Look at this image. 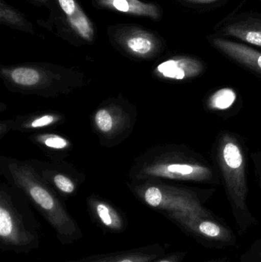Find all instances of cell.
<instances>
[{
  "mask_svg": "<svg viewBox=\"0 0 261 262\" xmlns=\"http://www.w3.org/2000/svg\"><path fill=\"white\" fill-rule=\"evenodd\" d=\"M144 201L155 209L173 212H191L208 215L193 192L168 186H150L141 193Z\"/></svg>",
  "mask_w": 261,
  "mask_h": 262,
  "instance_id": "4",
  "label": "cell"
},
{
  "mask_svg": "<svg viewBox=\"0 0 261 262\" xmlns=\"http://www.w3.org/2000/svg\"><path fill=\"white\" fill-rule=\"evenodd\" d=\"M53 182L55 186L64 193L70 194L75 191V186L73 182L63 174L55 175L53 178Z\"/></svg>",
  "mask_w": 261,
  "mask_h": 262,
  "instance_id": "21",
  "label": "cell"
},
{
  "mask_svg": "<svg viewBox=\"0 0 261 262\" xmlns=\"http://www.w3.org/2000/svg\"><path fill=\"white\" fill-rule=\"evenodd\" d=\"M90 209L98 223L110 232H121L125 229V221L122 215L111 205L101 200L90 202Z\"/></svg>",
  "mask_w": 261,
  "mask_h": 262,
  "instance_id": "13",
  "label": "cell"
},
{
  "mask_svg": "<svg viewBox=\"0 0 261 262\" xmlns=\"http://www.w3.org/2000/svg\"><path fill=\"white\" fill-rule=\"evenodd\" d=\"M55 121V116L51 115H43L34 120L29 127L32 128H40V127H46V126L51 125Z\"/></svg>",
  "mask_w": 261,
  "mask_h": 262,
  "instance_id": "22",
  "label": "cell"
},
{
  "mask_svg": "<svg viewBox=\"0 0 261 262\" xmlns=\"http://www.w3.org/2000/svg\"><path fill=\"white\" fill-rule=\"evenodd\" d=\"M260 1L261 2V0H260Z\"/></svg>",
  "mask_w": 261,
  "mask_h": 262,
  "instance_id": "26",
  "label": "cell"
},
{
  "mask_svg": "<svg viewBox=\"0 0 261 262\" xmlns=\"http://www.w3.org/2000/svg\"><path fill=\"white\" fill-rule=\"evenodd\" d=\"M8 169L15 184L33 202L55 229L61 243L72 244L81 238L82 233L76 222L32 168L11 163Z\"/></svg>",
  "mask_w": 261,
  "mask_h": 262,
  "instance_id": "1",
  "label": "cell"
},
{
  "mask_svg": "<svg viewBox=\"0 0 261 262\" xmlns=\"http://www.w3.org/2000/svg\"><path fill=\"white\" fill-rule=\"evenodd\" d=\"M55 10L59 12L61 29L84 42L94 40L95 29L91 20L86 15L76 0H55Z\"/></svg>",
  "mask_w": 261,
  "mask_h": 262,
  "instance_id": "8",
  "label": "cell"
},
{
  "mask_svg": "<svg viewBox=\"0 0 261 262\" xmlns=\"http://www.w3.org/2000/svg\"><path fill=\"white\" fill-rule=\"evenodd\" d=\"M216 158L233 206L237 210H246L245 154L237 139L231 134H224L218 145Z\"/></svg>",
  "mask_w": 261,
  "mask_h": 262,
  "instance_id": "2",
  "label": "cell"
},
{
  "mask_svg": "<svg viewBox=\"0 0 261 262\" xmlns=\"http://www.w3.org/2000/svg\"><path fill=\"white\" fill-rule=\"evenodd\" d=\"M144 175L181 181L206 182L212 179L208 166L198 162L179 160H159L145 166Z\"/></svg>",
  "mask_w": 261,
  "mask_h": 262,
  "instance_id": "5",
  "label": "cell"
},
{
  "mask_svg": "<svg viewBox=\"0 0 261 262\" xmlns=\"http://www.w3.org/2000/svg\"><path fill=\"white\" fill-rule=\"evenodd\" d=\"M95 124L100 131L110 133L114 127V119L110 112L105 108L100 109L94 117Z\"/></svg>",
  "mask_w": 261,
  "mask_h": 262,
  "instance_id": "18",
  "label": "cell"
},
{
  "mask_svg": "<svg viewBox=\"0 0 261 262\" xmlns=\"http://www.w3.org/2000/svg\"><path fill=\"white\" fill-rule=\"evenodd\" d=\"M260 175H261V167H260Z\"/></svg>",
  "mask_w": 261,
  "mask_h": 262,
  "instance_id": "25",
  "label": "cell"
},
{
  "mask_svg": "<svg viewBox=\"0 0 261 262\" xmlns=\"http://www.w3.org/2000/svg\"><path fill=\"white\" fill-rule=\"evenodd\" d=\"M208 41L216 50L225 56L261 75L260 51L243 43L227 39L226 38H221L214 35L208 36Z\"/></svg>",
  "mask_w": 261,
  "mask_h": 262,
  "instance_id": "10",
  "label": "cell"
},
{
  "mask_svg": "<svg viewBox=\"0 0 261 262\" xmlns=\"http://www.w3.org/2000/svg\"><path fill=\"white\" fill-rule=\"evenodd\" d=\"M184 6L196 9H214L225 5L228 0H178Z\"/></svg>",
  "mask_w": 261,
  "mask_h": 262,
  "instance_id": "19",
  "label": "cell"
},
{
  "mask_svg": "<svg viewBox=\"0 0 261 262\" xmlns=\"http://www.w3.org/2000/svg\"><path fill=\"white\" fill-rule=\"evenodd\" d=\"M34 1L37 2V3H41V4H47L49 3L50 0H34Z\"/></svg>",
  "mask_w": 261,
  "mask_h": 262,
  "instance_id": "24",
  "label": "cell"
},
{
  "mask_svg": "<svg viewBox=\"0 0 261 262\" xmlns=\"http://www.w3.org/2000/svg\"><path fill=\"white\" fill-rule=\"evenodd\" d=\"M92 3L100 9L146 17L155 21L161 20L163 15V11L159 5L141 0H92Z\"/></svg>",
  "mask_w": 261,
  "mask_h": 262,
  "instance_id": "12",
  "label": "cell"
},
{
  "mask_svg": "<svg viewBox=\"0 0 261 262\" xmlns=\"http://www.w3.org/2000/svg\"><path fill=\"white\" fill-rule=\"evenodd\" d=\"M113 46L125 53L139 58H150L163 47V40L156 32L135 25H116L107 30Z\"/></svg>",
  "mask_w": 261,
  "mask_h": 262,
  "instance_id": "3",
  "label": "cell"
},
{
  "mask_svg": "<svg viewBox=\"0 0 261 262\" xmlns=\"http://www.w3.org/2000/svg\"><path fill=\"white\" fill-rule=\"evenodd\" d=\"M204 71L205 66L199 58L189 55H178L158 64L155 74L164 79L185 81L199 76Z\"/></svg>",
  "mask_w": 261,
  "mask_h": 262,
  "instance_id": "11",
  "label": "cell"
},
{
  "mask_svg": "<svg viewBox=\"0 0 261 262\" xmlns=\"http://www.w3.org/2000/svg\"><path fill=\"white\" fill-rule=\"evenodd\" d=\"M168 215L182 227L203 238L223 243L231 240V232L219 223L208 219V215L191 212H168Z\"/></svg>",
  "mask_w": 261,
  "mask_h": 262,
  "instance_id": "9",
  "label": "cell"
},
{
  "mask_svg": "<svg viewBox=\"0 0 261 262\" xmlns=\"http://www.w3.org/2000/svg\"><path fill=\"white\" fill-rule=\"evenodd\" d=\"M93 259L78 262H153L157 257L153 253H149L144 251L119 252L110 255L98 256Z\"/></svg>",
  "mask_w": 261,
  "mask_h": 262,
  "instance_id": "16",
  "label": "cell"
},
{
  "mask_svg": "<svg viewBox=\"0 0 261 262\" xmlns=\"http://www.w3.org/2000/svg\"><path fill=\"white\" fill-rule=\"evenodd\" d=\"M9 79L20 87H35L49 78V73L37 66H22L3 70Z\"/></svg>",
  "mask_w": 261,
  "mask_h": 262,
  "instance_id": "14",
  "label": "cell"
},
{
  "mask_svg": "<svg viewBox=\"0 0 261 262\" xmlns=\"http://www.w3.org/2000/svg\"><path fill=\"white\" fill-rule=\"evenodd\" d=\"M156 262H179V256L177 255H173Z\"/></svg>",
  "mask_w": 261,
  "mask_h": 262,
  "instance_id": "23",
  "label": "cell"
},
{
  "mask_svg": "<svg viewBox=\"0 0 261 262\" xmlns=\"http://www.w3.org/2000/svg\"><path fill=\"white\" fill-rule=\"evenodd\" d=\"M39 141L44 146L55 149H65L68 146L69 143L66 139L58 135H44L39 137Z\"/></svg>",
  "mask_w": 261,
  "mask_h": 262,
  "instance_id": "20",
  "label": "cell"
},
{
  "mask_svg": "<svg viewBox=\"0 0 261 262\" xmlns=\"http://www.w3.org/2000/svg\"><path fill=\"white\" fill-rule=\"evenodd\" d=\"M237 95L233 89L225 88L217 91L208 98V105L216 111H225L230 108L235 102Z\"/></svg>",
  "mask_w": 261,
  "mask_h": 262,
  "instance_id": "17",
  "label": "cell"
},
{
  "mask_svg": "<svg viewBox=\"0 0 261 262\" xmlns=\"http://www.w3.org/2000/svg\"><path fill=\"white\" fill-rule=\"evenodd\" d=\"M214 35L238 38L261 48V15L256 12L233 14L217 25Z\"/></svg>",
  "mask_w": 261,
  "mask_h": 262,
  "instance_id": "6",
  "label": "cell"
},
{
  "mask_svg": "<svg viewBox=\"0 0 261 262\" xmlns=\"http://www.w3.org/2000/svg\"><path fill=\"white\" fill-rule=\"evenodd\" d=\"M0 24L29 33H34L32 23L21 12L4 0H0Z\"/></svg>",
  "mask_w": 261,
  "mask_h": 262,
  "instance_id": "15",
  "label": "cell"
},
{
  "mask_svg": "<svg viewBox=\"0 0 261 262\" xmlns=\"http://www.w3.org/2000/svg\"><path fill=\"white\" fill-rule=\"evenodd\" d=\"M33 237L26 229L10 198L2 191L0 195V241L8 247H25Z\"/></svg>",
  "mask_w": 261,
  "mask_h": 262,
  "instance_id": "7",
  "label": "cell"
}]
</instances>
